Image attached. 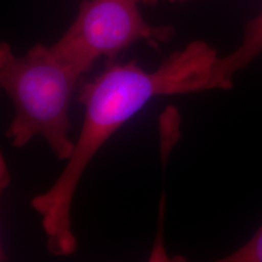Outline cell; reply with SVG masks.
<instances>
[{
	"label": "cell",
	"mask_w": 262,
	"mask_h": 262,
	"mask_svg": "<svg viewBox=\"0 0 262 262\" xmlns=\"http://www.w3.org/2000/svg\"><path fill=\"white\" fill-rule=\"evenodd\" d=\"M219 59L215 48L194 40L152 71L135 60L113 63L83 85L78 99L84 105V122L72 157L54 185L30 202L41 216L50 253L66 256L75 252L73 198L84 170L107 140L157 96L217 90Z\"/></svg>",
	"instance_id": "cell-1"
},
{
	"label": "cell",
	"mask_w": 262,
	"mask_h": 262,
	"mask_svg": "<svg viewBox=\"0 0 262 262\" xmlns=\"http://www.w3.org/2000/svg\"><path fill=\"white\" fill-rule=\"evenodd\" d=\"M83 74L52 46L37 43L18 56L7 42L0 43V84L15 111L5 132L13 147L41 137L59 160L72 157L69 107Z\"/></svg>",
	"instance_id": "cell-2"
},
{
	"label": "cell",
	"mask_w": 262,
	"mask_h": 262,
	"mask_svg": "<svg viewBox=\"0 0 262 262\" xmlns=\"http://www.w3.org/2000/svg\"><path fill=\"white\" fill-rule=\"evenodd\" d=\"M140 0H82L78 14L54 51L88 73L104 56L114 59L138 41L159 46L175 34L173 26H151L141 14Z\"/></svg>",
	"instance_id": "cell-3"
},
{
	"label": "cell",
	"mask_w": 262,
	"mask_h": 262,
	"mask_svg": "<svg viewBox=\"0 0 262 262\" xmlns=\"http://www.w3.org/2000/svg\"><path fill=\"white\" fill-rule=\"evenodd\" d=\"M260 55H262V11L246 24L240 45L229 55L220 56L217 63L220 90H230L233 86L235 74L250 66Z\"/></svg>",
	"instance_id": "cell-4"
},
{
	"label": "cell",
	"mask_w": 262,
	"mask_h": 262,
	"mask_svg": "<svg viewBox=\"0 0 262 262\" xmlns=\"http://www.w3.org/2000/svg\"><path fill=\"white\" fill-rule=\"evenodd\" d=\"M219 261L262 262V225L247 243Z\"/></svg>",
	"instance_id": "cell-5"
},
{
	"label": "cell",
	"mask_w": 262,
	"mask_h": 262,
	"mask_svg": "<svg viewBox=\"0 0 262 262\" xmlns=\"http://www.w3.org/2000/svg\"><path fill=\"white\" fill-rule=\"evenodd\" d=\"M1 182H0V187L1 189H5L6 187L9 186L10 175L8 173V169L6 166L5 160L1 157Z\"/></svg>",
	"instance_id": "cell-6"
},
{
	"label": "cell",
	"mask_w": 262,
	"mask_h": 262,
	"mask_svg": "<svg viewBox=\"0 0 262 262\" xmlns=\"http://www.w3.org/2000/svg\"><path fill=\"white\" fill-rule=\"evenodd\" d=\"M159 0H141V3H144L148 6H156L159 3ZM170 3H184L187 2V0H167Z\"/></svg>",
	"instance_id": "cell-7"
},
{
	"label": "cell",
	"mask_w": 262,
	"mask_h": 262,
	"mask_svg": "<svg viewBox=\"0 0 262 262\" xmlns=\"http://www.w3.org/2000/svg\"><path fill=\"white\" fill-rule=\"evenodd\" d=\"M140 2H141V0H140Z\"/></svg>",
	"instance_id": "cell-8"
}]
</instances>
